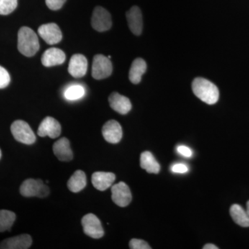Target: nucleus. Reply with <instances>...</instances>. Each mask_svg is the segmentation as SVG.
Here are the masks:
<instances>
[{"instance_id":"obj_1","label":"nucleus","mask_w":249,"mask_h":249,"mask_svg":"<svg viewBox=\"0 0 249 249\" xmlns=\"http://www.w3.org/2000/svg\"><path fill=\"white\" fill-rule=\"evenodd\" d=\"M192 89L196 97L209 105H214L219 98L217 87L204 78H196L192 83Z\"/></svg>"},{"instance_id":"obj_2","label":"nucleus","mask_w":249,"mask_h":249,"mask_svg":"<svg viewBox=\"0 0 249 249\" xmlns=\"http://www.w3.org/2000/svg\"><path fill=\"white\" fill-rule=\"evenodd\" d=\"M18 48L22 55L32 57L40 49L38 37L31 28L23 27L18 31Z\"/></svg>"},{"instance_id":"obj_3","label":"nucleus","mask_w":249,"mask_h":249,"mask_svg":"<svg viewBox=\"0 0 249 249\" xmlns=\"http://www.w3.org/2000/svg\"><path fill=\"white\" fill-rule=\"evenodd\" d=\"M19 192L26 197L37 196L44 198L49 195V188L41 179L28 178L21 185Z\"/></svg>"},{"instance_id":"obj_4","label":"nucleus","mask_w":249,"mask_h":249,"mask_svg":"<svg viewBox=\"0 0 249 249\" xmlns=\"http://www.w3.org/2000/svg\"><path fill=\"white\" fill-rule=\"evenodd\" d=\"M11 133L16 140L22 143L31 145L36 141L35 134L33 132L29 124L25 121H14L11 126Z\"/></svg>"},{"instance_id":"obj_5","label":"nucleus","mask_w":249,"mask_h":249,"mask_svg":"<svg viewBox=\"0 0 249 249\" xmlns=\"http://www.w3.org/2000/svg\"><path fill=\"white\" fill-rule=\"evenodd\" d=\"M112 64L108 57L98 54L93 59L91 76L96 80H102L110 76L112 73Z\"/></svg>"},{"instance_id":"obj_6","label":"nucleus","mask_w":249,"mask_h":249,"mask_svg":"<svg viewBox=\"0 0 249 249\" xmlns=\"http://www.w3.org/2000/svg\"><path fill=\"white\" fill-rule=\"evenodd\" d=\"M112 25L111 15L102 6H96L93 10L91 17V26L98 32L109 30Z\"/></svg>"},{"instance_id":"obj_7","label":"nucleus","mask_w":249,"mask_h":249,"mask_svg":"<svg viewBox=\"0 0 249 249\" xmlns=\"http://www.w3.org/2000/svg\"><path fill=\"white\" fill-rule=\"evenodd\" d=\"M81 223L83 231L87 235L93 239H100L104 235V230L101 221L95 214H86L82 219Z\"/></svg>"},{"instance_id":"obj_8","label":"nucleus","mask_w":249,"mask_h":249,"mask_svg":"<svg viewBox=\"0 0 249 249\" xmlns=\"http://www.w3.org/2000/svg\"><path fill=\"white\" fill-rule=\"evenodd\" d=\"M111 199L114 204L120 207L128 206L132 199L129 186L123 181L114 185L111 187Z\"/></svg>"},{"instance_id":"obj_9","label":"nucleus","mask_w":249,"mask_h":249,"mask_svg":"<svg viewBox=\"0 0 249 249\" xmlns=\"http://www.w3.org/2000/svg\"><path fill=\"white\" fill-rule=\"evenodd\" d=\"M37 31L40 37L48 45H55L62 40V31L55 23L42 24L38 28Z\"/></svg>"},{"instance_id":"obj_10","label":"nucleus","mask_w":249,"mask_h":249,"mask_svg":"<svg viewBox=\"0 0 249 249\" xmlns=\"http://www.w3.org/2000/svg\"><path fill=\"white\" fill-rule=\"evenodd\" d=\"M37 134L40 137L57 138L61 134V125L56 119L51 116H47L44 119L39 126Z\"/></svg>"},{"instance_id":"obj_11","label":"nucleus","mask_w":249,"mask_h":249,"mask_svg":"<svg viewBox=\"0 0 249 249\" xmlns=\"http://www.w3.org/2000/svg\"><path fill=\"white\" fill-rule=\"evenodd\" d=\"M102 133L106 142L113 144L120 142L123 137L122 127L119 122L114 120L107 121L104 124Z\"/></svg>"},{"instance_id":"obj_12","label":"nucleus","mask_w":249,"mask_h":249,"mask_svg":"<svg viewBox=\"0 0 249 249\" xmlns=\"http://www.w3.org/2000/svg\"><path fill=\"white\" fill-rule=\"evenodd\" d=\"M88 62L85 55L75 54L70 59L68 71L74 78H82L88 71Z\"/></svg>"},{"instance_id":"obj_13","label":"nucleus","mask_w":249,"mask_h":249,"mask_svg":"<svg viewBox=\"0 0 249 249\" xmlns=\"http://www.w3.org/2000/svg\"><path fill=\"white\" fill-rule=\"evenodd\" d=\"M32 238L28 234L6 239L0 243V249H27L32 245Z\"/></svg>"},{"instance_id":"obj_14","label":"nucleus","mask_w":249,"mask_h":249,"mask_svg":"<svg viewBox=\"0 0 249 249\" xmlns=\"http://www.w3.org/2000/svg\"><path fill=\"white\" fill-rule=\"evenodd\" d=\"M126 18L129 29L132 34L136 36H140L142 31V16L139 7L137 6H132L126 13Z\"/></svg>"},{"instance_id":"obj_15","label":"nucleus","mask_w":249,"mask_h":249,"mask_svg":"<svg viewBox=\"0 0 249 249\" xmlns=\"http://www.w3.org/2000/svg\"><path fill=\"white\" fill-rule=\"evenodd\" d=\"M110 107L121 114H127L132 109V103L128 98L117 92L111 93L109 97Z\"/></svg>"},{"instance_id":"obj_16","label":"nucleus","mask_w":249,"mask_h":249,"mask_svg":"<svg viewBox=\"0 0 249 249\" xmlns=\"http://www.w3.org/2000/svg\"><path fill=\"white\" fill-rule=\"evenodd\" d=\"M66 55L61 49L50 48L47 49L42 56V63L46 67L56 66L63 64Z\"/></svg>"},{"instance_id":"obj_17","label":"nucleus","mask_w":249,"mask_h":249,"mask_svg":"<svg viewBox=\"0 0 249 249\" xmlns=\"http://www.w3.org/2000/svg\"><path fill=\"white\" fill-rule=\"evenodd\" d=\"M116 180L114 173L106 172H96L91 177V182L93 187L100 191H105L111 187Z\"/></svg>"},{"instance_id":"obj_18","label":"nucleus","mask_w":249,"mask_h":249,"mask_svg":"<svg viewBox=\"0 0 249 249\" xmlns=\"http://www.w3.org/2000/svg\"><path fill=\"white\" fill-rule=\"evenodd\" d=\"M54 155L61 161H70L73 160V152L70 147V141L67 138L59 139L53 145Z\"/></svg>"},{"instance_id":"obj_19","label":"nucleus","mask_w":249,"mask_h":249,"mask_svg":"<svg viewBox=\"0 0 249 249\" xmlns=\"http://www.w3.org/2000/svg\"><path fill=\"white\" fill-rule=\"evenodd\" d=\"M147 70L146 62L143 59L138 58L132 62L129 72V78L133 84H139L142 80V75Z\"/></svg>"},{"instance_id":"obj_20","label":"nucleus","mask_w":249,"mask_h":249,"mask_svg":"<svg viewBox=\"0 0 249 249\" xmlns=\"http://www.w3.org/2000/svg\"><path fill=\"white\" fill-rule=\"evenodd\" d=\"M140 164L142 169L146 170L148 173L158 174L160 172V163L150 152H142L141 155Z\"/></svg>"},{"instance_id":"obj_21","label":"nucleus","mask_w":249,"mask_h":249,"mask_svg":"<svg viewBox=\"0 0 249 249\" xmlns=\"http://www.w3.org/2000/svg\"><path fill=\"white\" fill-rule=\"evenodd\" d=\"M87 185L86 175L82 170H77L69 179L67 186L70 191L79 193L84 189Z\"/></svg>"},{"instance_id":"obj_22","label":"nucleus","mask_w":249,"mask_h":249,"mask_svg":"<svg viewBox=\"0 0 249 249\" xmlns=\"http://www.w3.org/2000/svg\"><path fill=\"white\" fill-rule=\"evenodd\" d=\"M230 214L236 224L242 227H249V214L240 205H232L230 209Z\"/></svg>"},{"instance_id":"obj_23","label":"nucleus","mask_w":249,"mask_h":249,"mask_svg":"<svg viewBox=\"0 0 249 249\" xmlns=\"http://www.w3.org/2000/svg\"><path fill=\"white\" fill-rule=\"evenodd\" d=\"M16 215L12 211L0 210V232L9 231L16 221Z\"/></svg>"},{"instance_id":"obj_24","label":"nucleus","mask_w":249,"mask_h":249,"mask_svg":"<svg viewBox=\"0 0 249 249\" xmlns=\"http://www.w3.org/2000/svg\"><path fill=\"white\" fill-rule=\"evenodd\" d=\"M85 95V89L79 85H71L65 91V97L68 101H76Z\"/></svg>"},{"instance_id":"obj_25","label":"nucleus","mask_w":249,"mask_h":249,"mask_svg":"<svg viewBox=\"0 0 249 249\" xmlns=\"http://www.w3.org/2000/svg\"><path fill=\"white\" fill-rule=\"evenodd\" d=\"M17 6L18 0H0V15L11 14Z\"/></svg>"},{"instance_id":"obj_26","label":"nucleus","mask_w":249,"mask_h":249,"mask_svg":"<svg viewBox=\"0 0 249 249\" xmlns=\"http://www.w3.org/2000/svg\"><path fill=\"white\" fill-rule=\"evenodd\" d=\"M11 77L6 69L0 66V89H4L9 85Z\"/></svg>"},{"instance_id":"obj_27","label":"nucleus","mask_w":249,"mask_h":249,"mask_svg":"<svg viewBox=\"0 0 249 249\" xmlns=\"http://www.w3.org/2000/svg\"><path fill=\"white\" fill-rule=\"evenodd\" d=\"M129 248L132 249H151L150 245L145 241L132 239L129 244Z\"/></svg>"},{"instance_id":"obj_28","label":"nucleus","mask_w":249,"mask_h":249,"mask_svg":"<svg viewBox=\"0 0 249 249\" xmlns=\"http://www.w3.org/2000/svg\"><path fill=\"white\" fill-rule=\"evenodd\" d=\"M66 1L67 0H45L46 4L52 11H58L61 9Z\"/></svg>"},{"instance_id":"obj_29","label":"nucleus","mask_w":249,"mask_h":249,"mask_svg":"<svg viewBox=\"0 0 249 249\" xmlns=\"http://www.w3.org/2000/svg\"><path fill=\"white\" fill-rule=\"evenodd\" d=\"M172 172L174 173L184 174L188 172V167L183 163H176L171 167Z\"/></svg>"},{"instance_id":"obj_30","label":"nucleus","mask_w":249,"mask_h":249,"mask_svg":"<svg viewBox=\"0 0 249 249\" xmlns=\"http://www.w3.org/2000/svg\"><path fill=\"white\" fill-rule=\"evenodd\" d=\"M178 153L180 155L183 156V157H187V158H191L193 157V151L190 147L185 146V145H179L177 148Z\"/></svg>"},{"instance_id":"obj_31","label":"nucleus","mask_w":249,"mask_h":249,"mask_svg":"<svg viewBox=\"0 0 249 249\" xmlns=\"http://www.w3.org/2000/svg\"><path fill=\"white\" fill-rule=\"evenodd\" d=\"M204 249H218V247L212 244H207L203 247Z\"/></svg>"},{"instance_id":"obj_32","label":"nucleus","mask_w":249,"mask_h":249,"mask_svg":"<svg viewBox=\"0 0 249 249\" xmlns=\"http://www.w3.org/2000/svg\"><path fill=\"white\" fill-rule=\"evenodd\" d=\"M247 213H248L249 216V201H248V202H247Z\"/></svg>"},{"instance_id":"obj_33","label":"nucleus","mask_w":249,"mask_h":249,"mask_svg":"<svg viewBox=\"0 0 249 249\" xmlns=\"http://www.w3.org/2000/svg\"><path fill=\"white\" fill-rule=\"evenodd\" d=\"M1 150H0V159H1Z\"/></svg>"}]
</instances>
